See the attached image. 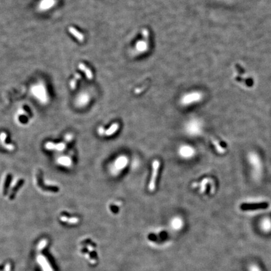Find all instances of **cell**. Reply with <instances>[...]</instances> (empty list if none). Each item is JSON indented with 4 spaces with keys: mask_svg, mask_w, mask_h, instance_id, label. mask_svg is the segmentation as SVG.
I'll use <instances>...</instances> for the list:
<instances>
[{
    "mask_svg": "<svg viewBox=\"0 0 271 271\" xmlns=\"http://www.w3.org/2000/svg\"><path fill=\"white\" fill-rule=\"evenodd\" d=\"M143 33H144V35H143L144 38L138 41L136 43L133 50L134 52L137 55L145 53L148 50L149 48L148 33H147V31L146 30H144Z\"/></svg>",
    "mask_w": 271,
    "mask_h": 271,
    "instance_id": "cell-1",
    "label": "cell"
},
{
    "mask_svg": "<svg viewBox=\"0 0 271 271\" xmlns=\"http://www.w3.org/2000/svg\"><path fill=\"white\" fill-rule=\"evenodd\" d=\"M159 165L160 163L158 160H154L153 163V171H152V174H151V180L149 183L148 188L150 192H153L156 187V178L158 173V170L159 168Z\"/></svg>",
    "mask_w": 271,
    "mask_h": 271,
    "instance_id": "cell-2",
    "label": "cell"
},
{
    "mask_svg": "<svg viewBox=\"0 0 271 271\" xmlns=\"http://www.w3.org/2000/svg\"><path fill=\"white\" fill-rule=\"evenodd\" d=\"M202 98V94L198 92H193L185 95L182 98V103L184 104H188L190 103L197 102Z\"/></svg>",
    "mask_w": 271,
    "mask_h": 271,
    "instance_id": "cell-3",
    "label": "cell"
},
{
    "mask_svg": "<svg viewBox=\"0 0 271 271\" xmlns=\"http://www.w3.org/2000/svg\"><path fill=\"white\" fill-rule=\"evenodd\" d=\"M32 92L36 97L42 101H46V91L44 86L42 84H38L34 86L32 88Z\"/></svg>",
    "mask_w": 271,
    "mask_h": 271,
    "instance_id": "cell-4",
    "label": "cell"
},
{
    "mask_svg": "<svg viewBox=\"0 0 271 271\" xmlns=\"http://www.w3.org/2000/svg\"><path fill=\"white\" fill-rule=\"evenodd\" d=\"M268 203H257V204H245L243 205L242 208L244 210H254L258 208H264L268 206Z\"/></svg>",
    "mask_w": 271,
    "mask_h": 271,
    "instance_id": "cell-5",
    "label": "cell"
},
{
    "mask_svg": "<svg viewBox=\"0 0 271 271\" xmlns=\"http://www.w3.org/2000/svg\"><path fill=\"white\" fill-rule=\"evenodd\" d=\"M45 147L47 149L53 150L56 149L58 151H62L65 148V145L63 143H59V144H54L53 142H49L45 145Z\"/></svg>",
    "mask_w": 271,
    "mask_h": 271,
    "instance_id": "cell-6",
    "label": "cell"
},
{
    "mask_svg": "<svg viewBox=\"0 0 271 271\" xmlns=\"http://www.w3.org/2000/svg\"><path fill=\"white\" fill-rule=\"evenodd\" d=\"M38 261L39 264L42 265V268L45 271H52L49 267V264H48L46 258H45L43 256H39L38 257Z\"/></svg>",
    "mask_w": 271,
    "mask_h": 271,
    "instance_id": "cell-7",
    "label": "cell"
},
{
    "mask_svg": "<svg viewBox=\"0 0 271 271\" xmlns=\"http://www.w3.org/2000/svg\"><path fill=\"white\" fill-rule=\"evenodd\" d=\"M55 3V0H43L40 3V8L42 10H47L52 7Z\"/></svg>",
    "mask_w": 271,
    "mask_h": 271,
    "instance_id": "cell-8",
    "label": "cell"
},
{
    "mask_svg": "<svg viewBox=\"0 0 271 271\" xmlns=\"http://www.w3.org/2000/svg\"><path fill=\"white\" fill-rule=\"evenodd\" d=\"M69 32L70 33L72 34L74 36V37L78 40L79 42H83V35L81 33L79 32V31L76 29L74 28V27H69Z\"/></svg>",
    "mask_w": 271,
    "mask_h": 271,
    "instance_id": "cell-9",
    "label": "cell"
},
{
    "mask_svg": "<svg viewBox=\"0 0 271 271\" xmlns=\"http://www.w3.org/2000/svg\"><path fill=\"white\" fill-rule=\"evenodd\" d=\"M79 68L85 74L87 79H92L93 76H92V73L91 70L89 69V68H87L84 64H83V63H80V64L79 65Z\"/></svg>",
    "mask_w": 271,
    "mask_h": 271,
    "instance_id": "cell-10",
    "label": "cell"
},
{
    "mask_svg": "<svg viewBox=\"0 0 271 271\" xmlns=\"http://www.w3.org/2000/svg\"><path fill=\"white\" fill-rule=\"evenodd\" d=\"M118 129H119V124H117V123H114V124H113L112 126H110V127L109 129H107L106 131L105 134L107 136L112 135L114 133L116 132Z\"/></svg>",
    "mask_w": 271,
    "mask_h": 271,
    "instance_id": "cell-11",
    "label": "cell"
},
{
    "mask_svg": "<svg viewBox=\"0 0 271 271\" xmlns=\"http://www.w3.org/2000/svg\"><path fill=\"white\" fill-rule=\"evenodd\" d=\"M212 142L213 143V145H215V148L217 149V151L219 153H223L224 152V151H223V149L222 148V147H220V145H219L218 144V142L217 140H215V139H212Z\"/></svg>",
    "mask_w": 271,
    "mask_h": 271,
    "instance_id": "cell-12",
    "label": "cell"
},
{
    "mask_svg": "<svg viewBox=\"0 0 271 271\" xmlns=\"http://www.w3.org/2000/svg\"><path fill=\"white\" fill-rule=\"evenodd\" d=\"M47 244V240H43L42 242L39 243V244L38 245V250H41L43 248L45 247Z\"/></svg>",
    "mask_w": 271,
    "mask_h": 271,
    "instance_id": "cell-13",
    "label": "cell"
},
{
    "mask_svg": "<svg viewBox=\"0 0 271 271\" xmlns=\"http://www.w3.org/2000/svg\"><path fill=\"white\" fill-rule=\"evenodd\" d=\"M79 220L78 218L72 217V218H68L67 222L69 223V224H77V223L79 222Z\"/></svg>",
    "mask_w": 271,
    "mask_h": 271,
    "instance_id": "cell-14",
    "label": "cell"
},
{
    "mask_svg": "<svg viewBox=\"0 0 271 271\" xmlns=\"http://www.w3.org/2000/svg\"><path fill=\"white\" fill-rule=\"evenodd\" d=\"M1 145H2V146L3 147H5V149L9 150V151H13L15 149V147H14V146L13 145L6 144V143H5V144H2Z\"/></svg>",
    "mask_w": 271,
    "mask_h": 271,
    "instance_id": "cell-15",
    "label": "cell"
},
{
    "mask_svg": "<svg viewBox=\"0 0 271 271\" xmlns=\"http://www.w3.org/2000/svg\"><path fill=\"white\" fill-rule=\"evenodd\" d=\"M7 137V135L5 133H2L1 134H0V140H1V144H5V139Z\"/></svg>",
    "mask_w": 271,
    "mask_h": 271,
    "instance_id": "cell-16",
    "label": "cell"
},
{
    "mask_svg": "<svg viewBox=\"0 0 271 271\" xmlns=\"http://www.w3.org/2000/svg\"><path fill=\"white\" fill-rule=\"evenodd\" d=\"M76 82H77V79L76 78H75L73 80H72V81L70 82V85L71 88L72 89H74L75 88V87H76Z\"/></svg>",
    "mask_w": 271,
    "mask_h": 271,
    "instance_id": "cell-17",
    "label": "cell"
},
{
    "mask_svg": "<svg viewBox=\"0 0 271 271\" xmlns=\"http://www.w3.org/2000/svg\"><path fill=\"white\" fill-rule=\"evenodd\" d=\"M250 271H260L259 269H258V268H257V267L256 266H252V268H250Z\"/></svg>",
    "mask_w": 271,
    "mask_h": 271,
    "instance_id": "cell-18",
    "label": "cell"
},
{
    "mask_svg": "<svg viewBox=\"0 0 271 271\" xmlns=\"http://www.w3.org/2000/svg\"><path fill=\"white\" fill-rule=\"evenodd\" d=\"M149 238L151 240H152V241H154L155 240H156V237L154 236V235H151V236H149Z\"/></svg>",
    "mask_w": 271,
    "mask_h": 271,
    "instance_id": "cell-19",
    "label": "cell"
},
{
    "mask_svg": "<svg viewBox=\"0 0 271 271\" xmlns=\"http://www.w3.org/2000/svg\"><path fill=\"white\" fill-rule=\"evenodd\" d=\"M68 218H67V217L63 216V217H60V220H61L62 222H67Z\"/></svg>",
    "mask_w": 271,
    "mask_h": 271,
    "instance_id": "cell-20",
    "label": "cell"
},
{
    "mask_svg": "<svg viewBox=\"0 0 271 271\" xmlns=\"http://www.w3.org/2000/svg\"><path fill=\"white\" fill-rule=\"evenodd\" d=\"M10 269H11V266L9 264H8L6 266H5V271H10Z\"/></svg>",
    "mask_w": 271,
    "mask_h": 271,
    "instance_id": "cell-21",
    "label": "cell"
},
{
    "mask_svg": "<svg viewBox=\"0 0 271 271\" xmlns=\"http://www.w3.org/2000/svg\"><path fill=\"white\" fill-rule=\"evenodd\" d=\"M87 248H88V249H89V250H90V251H91V250H94V248H93V247H92L91 246H90H90H89L88 247H87Z\"/></svg>",
    "mask_w": 271,
    "mask_h": 271,
    "instance_id": "cell-22",
    "label": "cell"
}]
</instances>
